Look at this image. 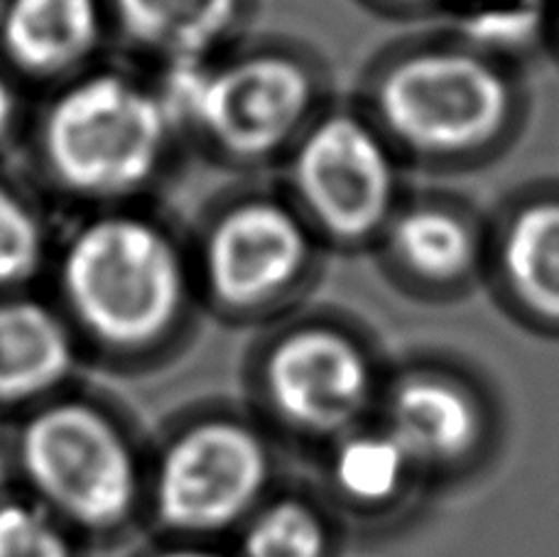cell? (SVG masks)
<instances>
[{"instance_id":"obj_1","label":"cell","mask_w":559,"mask_h":557,"mask_svg":"<svg viewBox=\"0 0 559 557\" xmlns=\"http://www.w3.org/2000/svg\"><path fill=\"white\" fill-rule=\"evenodd\" d=\"M17 489L47 506L92 553L145 531V474L114 420L84 403L37 411L15 442Z\"/></svg>"},{"instance_id":"obj_2","label":"cell","mask_w":559,"mask_h":557,"mask_svg":"<svg viewBox=\"0 0 559 557\" xmlns=\"http://www.w3.org/2000/svg\"><path fill=\"white\" fill-rule=\"evenodd\" d=\"M62 291L96 340L143 346L177 320L185 271L159 228L135 216H106L86 224L67 246Z\"/></svg>"},{"instance_id":"obj_3","label":"cell","mask_w":559,"mask_h":557,"mask_svg":"<svg viewBox=\"0 0 559 557\" xmlns=\"http://www.w3.org/2000/svg\"><path fill=\"white\" fill-rule=\"evenodd\" d=\"M273 457L238 420H199L169 440L145 474V531L228 543L271 496Z\"/></svg>"},{"instance_id":"obj_4","label":"cell","mask_w":559,"mask_h":557,"mask_svg":"<svg viewBox=\"0 0 559 557\" xmlns=\"http://www.w3.org/2000/svg\"><path fill=\"white\" fill-rule=\"evenodd\" d=\"M167 131L155 94L121 74H96L49 108L43 145L55 177L72 192L118 197L153 177Z\"/></svg>"},{"instance_id":"obj_5","label":"cell","mask_w":559,"mask_h":557,"mask_svg":"<svg viewBox=\"0 0 559 557\" xmlns=\"http://www.w3.org/2000/svg\"><path fill=\"white\" fill-rule=\"evenodd\" d=\"M376 106L385 131L415 153L464 155L506 131L513 88L491 57L466 45L427 47L388 69Z\"/></svg>"},{"instance_id":"obj_6","label":"cell","mask_w":559,"mask_h":557,"mask_svg":"<svg viewBox=\"0 0 559 557\" xmlns=\"http://www.w3.org/2000/svg\"><path fill=\"white\" fill-rule=\"evenodd\" d=\"M293 177L307 212L338 241H366L393 222V157L383 135L358 116L319 121L297 147Z\"/></svg>"},{"instance_id":"obj_7","label":"cell","mask_w":559,"mask_h":557,"mask_svg":"<svg viewBox=\"0 0 559 557\" xmlns=\"http://www.w3.org/2000/svg\"><path fill=\"white\" fill-rule=\"evenodd\" d=\"M373 386V366L361 346L324 327L287 334L265 364L275 413L312 435L352 430L371 405Z\"/></svg>"},{"instance_id":"obj_8","label":"cell","mask_w":559,"mask_h":557,"mask_svg":"<svg viewBox=\"0 0 559 557\" xmlns=\"http://www.w3.org/2000/svg\"><path fill=\"white\" fill-rule=\"evenodd\" d=\"M314 86L307 69L285 55H251L212 67L197 128L236 157L275 153L307 118Z\"/></svg>"},{"instance_id":"obj_9","label":"cell","mask_w":559,"mask_h":557,"mask_svg":"<svg viewBox=\"0 0 559 557\" xmlns=\"http://www.w3.org/2000/svg\"><path fill=\"white\" fill-rule=\"evenodd\" d=\"M309 258L299 218L277 202L255 199L234 206L206 241V277L228 307H258L285 293Z\"/></svg>"},{"instance_id":"obj_10","label":"cell","mask_w":559,"mask_h":557,"mask_svg":"<svg viewBox=\"0 0 559 557\" xmlns=\"http://www.w3.org/2000/svg\"><path fill=\"white\" fill-rule=\"evenodd\" d=\"M385 430L415 466H447L474 450L481 437V415L462 386L417 374L393 388Z\"/></svg>"},{"instance_id":"obj_11","label":"cell","mask_w":559,"mask_h":557,"mask_svg":"<svg viewBox=\"0 0 559 557\" xmlns=\"http://www.w3.org/2000/svg\"><path fill=\"white\" fill-rule=\"evenodd\" d=\"M98 29L96 0H5L0 13L5 55L39 76L82 64L94 52Z\"/></svg>"},{"instance_id":"obj_12","label":"cell","mask_w":559,"mask_h":557,"mask_svg":"<svg viewBox=\"0 0 559 557\" xmlns=\"http://www.w3.org/2000/svg\"><path fill=\"white\" fill-rule=\"evenodd\" d=\"M74 364L64 324L39 303H0V403H23L52 391Z\"/></svg>"},{"instance_id":"obj_13","label":"cell","mask_w":559,"mask_h":557,"mask_svg":"<svg viewBox=\"0 0 559 557\" xmlns=\"http://www.w3.org/2000/svg\"><path fill=\"white\" fill-rule=\"evenodd\" d=\"M126 35L153 52L204 59L234 27L241 0H114Z\"/></svg>"},{"instance_id":"obj_14","label":"cell","mask_w":559,"mask_h":557,"mask_svg":"<svg viewBox=\"0 0 559 557\" xmlns=\"http://www.w3.org/2000/svg\"><path fill=\"white\" fill-rule=\"evenodd\" d=\"M506 283L527 310L559 324V199L515 212L501 244Z\"/></svg>"},{"instance_id":"obj_15","label":"cell","mask_w":559,"mask_h":557,"mask_svg":"<svg viewBox=\"0 0 559 557\" xmlns=\"http://www.w3.org/2000/svg\"><path fill=\"white\" fill-rule=\"evenodd\" d=\"M391 248L407 271L429 283H452L474 265L472 228L454 212L419 204L393 216Z\"/></svg>"},{"instance_id":"obj_16","label":"cell","mask_w":559,"mask_h":557,"mask_svg":"<svg viewBox=\"0 0 559 557\" xmlns=\"http://www.w3.org/2000/svg\"><path fill=\"white\" fill-rule=\"evenodd\" d=\"M413 470V460L385 427L344 435L332 454L336 491L364 506L393 501Z\"/></svg>"},{"instance_id":"obj_17","label":"cell","mask_w":559,"mask_h":557,"mask_svg":"<svg viewBox=\"0 0 559 557\" xmlns=\"http://www.w3.org/2000/svg\"><path fill=\"white\" fill-rule=\"evenodd\" d=\"M234 557H329V529L312 503L299 496L267 501L231 538Z\"/></svg>"},{"instance_id":"obj_18","label":"cell","mask_w":559,"mask_h":557,"mask_svg":"<svg viewBox=\"0 0 559 557\" xmlns=\"http://www.w3.org/2000/svg\"><path fill=\"white\" fill-rule=\"evenodd\" d=\"M84 541L23 489L0 491V557H88Z\"/></svg>"},{"instance_id":"obj_19","label":"cell","mask_w":559,"mask_h":557,"mask_svg":"<svg viewBox=\"0 0 559 557\" xmlns=\"http://www.w3.org/2000/svg\"><path fill=\"white\" fill-rule=\"evenodd\" d=\"M547 10L540 0H498L468 10L459 20L464 45L474 52H523L545 29Z\"/></svg>"},{"instance_id":"obj_20","label":"cell","mask_w":559,"mask_h":557,"mask_svg":"<svg viewBox=\"0 0 559 557\" xmlns=\"http://www.w3.org/2000/svg\"><path fill=\"white\" fill-rule=\"evenodd\" d=\"M43 232L29 209L0 185V287L17 285L37 271Z\"/></svg>"},{"instance_id":"obj_21","label":"cell","mask_w":559,"mask_h":557,"mask_svg":"<svg viewBox=\"0 0 559 557\" xmlns=\"http://www.w3.org/2000/svg\"><path fill=\"white\" fill-rule=\"evenodd\" d=\"M128 557H234V553L226 543L155 538V535H147Z\"/></svg>"},{"instance_id":"obj_22","label":"cell","mask_w":559,"mask_h":557,"mask_svg":"<svg viewBox=\"0 0 559 557\" xmlns=\"http://www.w3.org/2000/svg\"><path fill=\"white\" fill-rule=\"evenodd\" d=\"M15 116V96L10 92V86L3 76H0V141L8 135L10 123Z\"/></svg>"},{"instance_id":"obj_23","label":"cell","mask_w":559,"mask_h":557,"mask_svg":"<svg viewBox=\"0 0 559 557\" xmlns=\"http://www.w3.org/2000/svg\"><path fill=\"white\" fill-rule=\"evenodd\" d=\"M373 3L391 10H405V13H413V10H429V8L444 5L447 0H373Z\"/></svg>"},{"instance_id":"obj_24","label":"cell","mask_w":559,"mask_h":557,"mask_svg":"<svg viewBox=\"0 0 559 557\" xmlns=\"http://www.w3.org/2000/svg\"><path fill=\"white\" fill-rule=\"evenodd\" d=\"M3 8H5V0H0V13H3Z\"/></svg>"}]
</instances>
